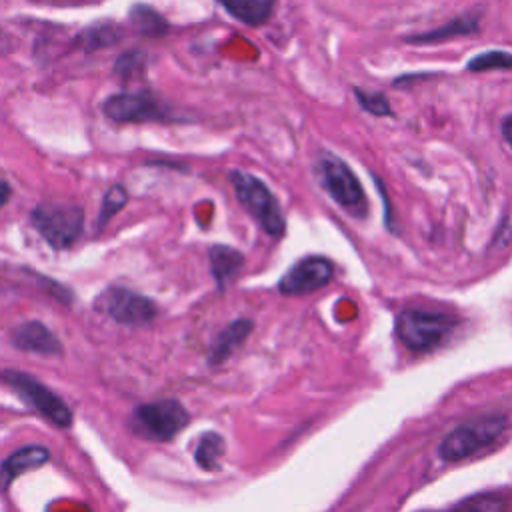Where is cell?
Wrapping results in <instances>:
<instances>
[{"label":"cell","instance_id":"cell-18","mask_svg":"<svg viewBox=\"0 0 512 512\" xmlns=\"http://www.w3.org/2000/svg\"><path fill=\"white\" fill-rule=\"evenodd\" d=\"M126 202H128L126 188L122 184H112L102 198V204H100V210L96 216V224H94V232L100 234L106 228V224L126 206Z\"/></svg>","mask_w":512,"mask_h":512},{"label":"cell","instance_id":"cell-4","mask_svg":"<svg viewBox=\"0 0 512 512\" xmlns=\"http://www.w3.org/2000/svg\"><path fill=\"white\" fill-rule=\"evenodd\" d=\"M188 420V410L176 398H164L138 404L128 418V428L146 440L166 442L174 438L188 424Z\"/></svg>","mask_w":512,"mask_h":512},{"label":"cell","instance_id":"cell-2","mask_svg":"<svg viewBox=\"0 0 512 512\" xmlns=\"http://www.w3.org/2000/svg\"><path fill=\"white\" fill-rule=\"evenodd\" d=\"M504 426L506 418L502 414H484L474 420H466L444 436L438 446V454L444 462H460L496 442L504 432Z\"/></svg>","mask_w":512,"mask_h":512},{"label":"cell","instance_id":"cell-12","mask_svg":"<svg viewBox=\"0 0 512 512\" xmlns=\"http://www.w3.org/2000/svg\"><path fill=\"white\" fill-rule=\"evenodd\" d=\"M48 460L50 450L42 444H28L14 450L0 462V492H6L18 476L42 468Z\"/></svg>","mask_w":512,"mask_h":512},{"label":"cell","instance_id":"cell-10","mask_svg":"<svg viewBox=\"0 0 512 512\" xmlns=\"http://www.w3.org/2000/svg\"><path fill=\"white\" fill-rule=\"evenodd\" d=\"M330 278V260L322 256H306L288 268V272L278 282V290L288 296H302L322 288Z\"/></svg>","mask_w":512,"mask_h":512},{"label":"cell","instance_id":"cell-20","mask_svg":"<svg viewBox=\"0 0 512 512\" xmlns=\"http://www.w3.org/2000/svg\"><path fill=\"white\" fill-rule=\"evenodd\" d=\"M120 36L118 28L116 26H110V24H98V26H92L88 30H84L76 40V44L84 50H98V48H104V46H110L112 42H116Z\"/></svg>","mask_w":512,"mask_h":512},{"label":"cell","instance_id":"cell-19","mask_svg":"<svg viewBox=\"0 0 512 512\" xmlns=\"http://www.w3.org/2000/svg\"><path fill=\"white\" fill-rule=\"evenodd\" d=\"M130 20H132V26L140 34L150 36V38L164 36L166 30H168V22L156 10H152L150 6H136L130 12Z\"/></svg>","mask_w":512,"mask_h":512},{"label":"cell","instance_id":"cell-21","mask_svg":"<svg viewBox=\"0 0 512 512\" xmlns=\"http://www.w3.org/2000/svg\"><path fill=\"white\" fill-rule=\"evenodd\" d=\"M468 70L472 72H484V70H506L512 68V54L504 50H488L474 56L468 64Z\"/></svg>","mask_w":512,"mask_h":512},{"label":"cell","instance_id":"cell-23","mask_svg":"<svg viewBox=\"0 0 512 512\" xmlns=\"http://www.w3.org/2000/svg\"><path fill=\"white\" fill-rule=\"evenodd\" d=\"M144 70V54L142 52H128L122 54L114 66V72L122 78H132L136 72Z\"/></svg>","mask_w":512,"mask_h":512},{"label":"cell","instance_id":"cell-3","mask_svg":"<svg viewBox=\"0 0 512 512\" xmlns=\"http://www.w3.org/2000/svg\"><path fill=\"white\" fill-rule=\"evenodd\" d=\"M0 382L6 384L28 408L50 420L56 428L72 426V412L66 402L48 386H44L38 378L14 368H6L0 370Z\"/></svg>","mask_w":512,"mask_h":512},{"label":"cell","instance_id":"cell-5","mask_svg":"<svg viewBox=\"0 0 512 512\" xmlns=\"http://www.w3.org/2000/svg\"><path fill=\"white\" fill-rule=\"evenodd\" d=\"M230 182L236 190L240 204L254 216L260 228L270 236H282L284 216L270 188L262 180H258L254 174L240 172V170L230 172Z\"/></svg>","mask_w":512,"mask_h":512},{"label":"cell","instance_id":"cell-22","mask_svg":"<svg viewBox=\"0 0 512 512\" xmlns=\"http://www.w3.org/2000/svg\"><path fill=\"white\" fill-rule=\"evenodd\" d=\"M356 98L358 104L374 116H388L390 114V104L384 98V94H376V92H366V90H356Z\"/></svg>","mask_w":512,"mask_h":512},{"label":"cell","instance_id":"cell-14","mask_svg":"<svg viewBox=\"0 0 512 512\" xmlns=\"http://www.w3.org/2000/svg\"><path fill=\"white\" fill-rule=\"evenodd\" d=\"M478 28V14H460L452 20H448L446 24H442L440 28L428 30V32H420L414 36H408L406 42L412 44H434V42H442V40H450L454 36H466L470 32H474Z\"/></svg>","mask_w":512,"mask_h":512},{"label":"cell","instance_id":"cell-24","mask_svg":"<svg viewBox=\"0 0 512 512\" xmlns=\"http://www.w3.org/2000/svg\"><path fill=\"white\" fill-rule=\"evenodd\" d=\"M458 508H466V510H502L506 508V502L494 494H478L472 498H466L462 502H458Z\"/></svg>","mask_w":512,"mask_h":512},{"label":"cell","instance_id":"cell-16","mask_svg":"<svg viewBox=\"0 0 512 512\" xmlns=\"http://www.w3.org/2000/svg\"><path fill=\"white\" fill-rule=\"evenodd\" d=\"M226 12L248 26L264 24L274 8V0H222Z\"/></svg>","mask_w":512,"mask_h":512},{"label":"cell","instance_id":"cell-11","mask_svg":"<svg viewBox=\"0 0 512 512\" xmlns=\"http://www.w3.org/2000/svg\"><path fill=\"white\" fill-rule=\"evenodd\" d=\"M10 344L22 352L58 356L62 354V342L40 320H26L10 330Z\"/></svg>","mask_w":512,"mask_h":512},{"label":"cell","instance_id":"cell-7","mask_svg":"<svg viewBox=\"0 0 512 512\" xmlns=\"http://www.w3.org/2000/svg\"><path fill=\"white\" fill-rule=\"evenodd\" d=\"M94 308L124 326L150 324L158 314V308L150 298L124 286H108L102 290L94 300Z\"/></svg>","mask_w":512,"mask_h":512},{"label":"cell","instance_id":"cell-26","mask_svg":"<svg viewBox=\"0 0 512 512\" xmlns=\"http://www.w3.org/2000/svg\"><path fill=\"white\" fill-rule=\"evenodd\" d=\"M10 196H12L10 184L6 180H0V208L10 200Z\"/></svg>","mask_w":512,"mask_h":512},{"label":"cell","instance_id":"cell-1","mask_svg":"<svg viewBox=\"0 0 512 512\" xmlns=\"http://www.w3.org/2000/svg\"><path fill=\"white\" fill-rule=\"evenodd\" d=\"M34 230L54 250L70 248L82 234L84 210L70 202H40L30 212Z\"/></svg>","mask_w":512,"mask_h":512},{"label":"cell","instance_id":"cell-13","mask_svg":"<svg viewBox=\"0 0 512 512\" xmlns=\"http://www.w3.org/2000/svg\"><path fill=\"white\" fill-rule=\"evenodd\" d=\"M252 330V322L246 320V318H238L234 322H230L212 342L210 346V354H208V362L214 366V364H220L224 362L242 342L244 338L250 334Z\"/></svg>","mask_w":512,"mask_h":512},{"label":"cell","instance_id":"cell-15","mask_svg":"<svg viewBox=\"0 0 512 512\" xmlns=\"http://www.w3.org/2000/svg\"><path fill=\"white\" fill-rule=\"evenodd\" d=\"M208 260H210V270L218 288H224L236 276V272L242 268V262H244L238 250L224 244L210 246Z\"/></svg>","mask_w":512,"mask_h":512},{"label":"cell","instance_id":"cell-25","mask_svg":"<svg viewBox=\"0 0 512 512\" xmlns=\"http://www.w3.org/2000/svg\"><path fill=\"white\" fill-rule=\"evenodd\" d=\"M502 136L504 140L510 144L512 148V114H508L504 120H502Z\"/></svg>","mask_w":512,"mask_h":512},{"label":"cell","instance_id":"cell-6","mask_svg":"<svg viewBox=\"0 0 512 512\" xmlns=\"http://www.w3.org/2000/svg\"><path fill=\"white\" fill-rule=\"evenodd\" d=\"M454 324V316L408 308L400 312L396 318V334L402 340V344L408 346L410 350L426 352L436 348L450 334Z\"/></svg>","mask_w":512,"mask_h":512},{"label":"cell","instance_id":"cell-9","mask_svg":"<svg viewBox=\"0 0 512 512\" xmlns=\"http://www.w3.org/2000/svg\"><path fill=\"white\" fill-rule=\"evenodd\" d=\"M318 178L324 190L344 208L358 210L364 206V190L350 166L334 154H322L318 160Z\"/></svg>","mask_w":512,"mask_h":512},{"label":"cell","instance_id":"cell-8","mask_svg":"<svg viewBox=\"0 0 512 512\" xmlns=\"http://www.w3.org/2000/svg\"><path fill=\"white\" fill-rule=\"evenodd\" d=\"M102 112L114 122H166L172 118L168 104L150 92L112 94L102 102Z\"/></svg>","mask_w":512,"mask_h":512},{"label":"cell","instance_id":"cell-17","mask_svg":"<svg viewBox=\"0 0 512 512\" xmlns=\"http://www.w3.org/2000/svg\"><path fill=\"white\" fill-rule=\"evenodd\" d=\"M224 438L216 432H204L196 444V450H194V460L200 468L204 470H216L220 464V456L224 454Z\"/></svg>","mask_w":512,"mask_h":512}]
</instances>
